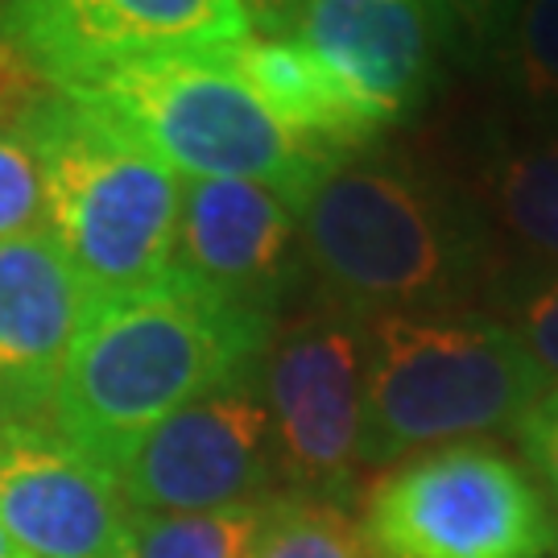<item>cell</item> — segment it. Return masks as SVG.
<instances>
[{
	"label": "cell",
	"mask_w": 558,
	"mask_h": 558,
	"mask_svg": "<svg viewBox=\"0 0 558 558\" xmlns=\"http://www.w3.org/2000/svg\"><path fill=\"white\" fill-rule=\"evenodd\" d=\"M0 525L25 558H117L133 505L100 459L41 422H0Z\"/></svg>",
	"instance_id": "8fae6325"
},
{
	"label": "cell",
	"mask_w": 558,
	"mask_h": 558,
	"mask_svg": "<svg viewBox=\"0 0 558 558\" xmlns=\"http://www.w3.org/2000/svg\"><path fill=\"white\" fill-rule=\"evenodd\" d=\"M92 302L50 232L0 244V422L50 414Z\"/></svg>",
	"instance_id": "4fadbf2b"
},
{
	"label": "cell",
	"mask_w": 558,
	"mask_h": 558,
	"mask_svg": "<svg viewBox=\"0 0 558 558\" xmlns=\"http://www.w3.org/2000/svg\"><path fill=\"white\" fill-rule=\"evenodd\" d=\"M480 195L488 223L542 269H558V129L497 133Z\"/></svg>",
	"instance_id": "9a60e30c"
},
{
	"label": "cell",
	"mask_w": 558,
	"mask_h": 558,
	"mask_svg": "<svg viewBox=\"0 0 558 558\" xmlns=\"http://www.w3.org/2000/svg\"><path fill=\"white\" fill-rule=\"evenodd\" d=\"M66 96L112 120L182 182H257L299 207L323 170L336 166L274 120L223 50L133 62Z\"/></svg>",
	"instance_id": "5b68a950"
},
{
	"label": "cell",
	"mask_w": 558,
	"mask_h": 558,
	"mask_svg": "<svg viewBox=\"0 0 558 558\" xmlns=\"http://www.w3.org/2000/svg\"><path fill=\"white\" fill-rule=\"evenodd\" d=\"M248 558H377L360 521L336 500L319 497H269V513Z\"/></svg>",
	"instance_id": "ac0fdd59"
},
{
	"label": "cell",
	"mask_w": 558,
	"mask_h": 558,
	"mask_svg": "<svg viewBox=\"0 0 558 558\" xmlns=\"http://www.w3.org/2000/svg\"><path fill=\"white\" fill-rule=\"evenodd\" d=\"M493 62L518 108L542 120L558 117V0H518Z\"/></svg>",
	"instance_id": "e0dca14e"
},
{
	"label": "cell",
	"mask_w": 558,
	"mask_h": 558,
	"mask_svg": "<svg viewBox=\"0 0 558 558\" xmlns=\"http://www.w3.org/2000/svg\"><path fill=\"white\" fill-rule=\"evenodd\" d=\"M260 393L274 418L278 468L299 497L331 500L364 463L368 323L331 302L286 323L260 360Z\"/></svg>",
	"instance_id": "52a82bcc"
},
{
	"label": "cell",
	"mask_w": 558,
	"mask_h": 558,
	"mask_svg": "<svg viewBox=\"0 0 558 558\" xmlns=\"http://www.w3.org/2000/svg\"><path fill=\"white\" fill-rule=\"evenodd\" d=\"M306 4L311 0H240L248 34H257V38H294Z\"/></svg>",
	"instance_id": "603a6c76"
},
{
	"label": "cell",
	"mask_w": 558,
	"mask_h": 558,
	"mask_svg": "<svg viewBox=\"0 0 558 558\" xmlns=\"http://www.w3.org/2000/svg\"><path fill=\"white\" fill-rule=\"evenodd\" d=\"M46 232H50V211H46L38 158L17 120L0 112V244Z\"/></svg>",
	"instance_id": "d6986e66"
},
{
	"label": "cell",
	"mask_w": 558,
	"mask_h": 558,
	"mask_svg": "<svg viewBox=\"0 0 558 558\" xmlns=\"http://www.w3.org/2000/svg\"><path fill=\"white\" fill-rule=\"evenodd\" d=\"M13 120L38 158L50 240L92 299L166 278L179 232V174L66 92L46 87Z\"/></svg>",
	"instance_id": "3957f363"
},
{
	"label": "cell",
	"mask_w": 558,
	"mask_h": 558,
	"mask_svg": "<svg viewBox=\"0 0 558 558\" xmlns=\"http://www.w3.org/2000/svg\"><path fill=\"white\" fill-rule=\"evenodd\" d=\"M108 472L133 513H211L265 500L278 442L260 377L182 405L129 442Z\"/></svg>",
	"instance_id": "9c48e42d"
},
{
	"label": "cell",
	"mask_w": 558,
	"mask_h": 558,
	"mask_svg": "<svg viewBox=\"0 0 558 558\" xmlns=\"http://www.w3.org/2000/svg\"><path fill=\"white\" fill-rule=\"evenodd\" d=\"M306 269L331 306L380 319L451 311L484 265V223L405 158L352 154L327 166L299 203Z\"/></svg>",
	"instance_id": "7a4b0ae2"
},
{
	"label": "cell",
	"mask_w": 558,
	"mask_h": 558,
	"mask_svg": "<svg viewBox=\"0 0 558 558\" xmlns=\"http://www.w3.org/2000/svg\"><path fill=\"white\" fill-rule=\"evenodd\" d=\"M546 389L521 336L493 315L451 306L368 319L364 463L518 426Z\"/></svg>",
	"instance_id": "277c9868"
},
{
	"label": "cell",
	"mask_w": 558,
	"mask_h": 558,
	"mask_svg": "<svg viewBox=\"0 0 558 558\" xmlns=\"http://www.w3.org/2000/svg\"><path fill=\"white\" fill-rule=\"evenodd\" d=\"M170 269L240 311L281 323V306L306 274L299 207L257 182H182Z\"/></svg>",
	"instance_id": "30bf717a"
},
{
	"label": "cell",
	"mask_w": 558,
	"mask_h": 558,
	"mask_svg": "<svg viewBox=\"0 0 558 558\" xmlns=\"http://www.w3.org/2000/svg\"><path fill=\"white\" fill-rule=\"evenodd\" d=\"M269 513V497L211 513H133L129 558H248Z\"/></svg>",
	"instance_id": "2e32d148"
},
{
	"label": "cell",
	"mask_w": 558,
	"mask_h": 558,
	"mask_svg": "<svg viewBox=\"0 0 558 558\" xmlns=\"http://www.w3.org/2000/svg\"><path fill=\"white\" fill-rule=\"evenodd\" d=\"M223 59L232 62L240 80L253 87L278 124H286L299 141L319 149L323 158H352L373 149L385 133L368 112H360L336 87V80L311 59L294 38H248L223 46Z\"/></svg>",
	"instance_id": "5bb4252c"
},
{
	"label": "cell",
	"mask_w": 558,
	"mask_h": 558,
	"mask_svg": "<svg viewBox=\"0 0 558 558\" xmlns=\"http://www.w3.org/2000/svg\"><path fill=\"white\" fill-rule=\"evenodd\" d=\"M294 41L380 129L430 100L456 46L435 0H311Z\"/></svg>",
	"instance_id": "7c38bea8"
},
{
	"label": "cell",
	"mask_w": 558,
	"mask_h": 558,
	"mask_svg": "<svg viewBox=\"0 0 558 558\" xmlns=\"http://www.w3.org/2000/svg\"><path fill=\"white\" fill-rule=\"evenodd\" d=\"M518 439L538 480L558 505V385H550L518 422Z\"/></svg>",
	"instance_id": "44dd1931"
},
{
	"label": "cell",
	"mask_w": 558,
	"mask_h": 558,
	"mask_svg": "<svg viewBox=\"0 0 558 558\" xmlns=\"http://www.w3.org/2000/svg\"><path fill=\"white\" fill-rule=\"evenodd\" d=\"M513 331L546 380H558V269L525 274L513 290Z\"/></svg>",
	"instance_id": "ffe728a7"
},
{
	"label": "cell",
	"mask_w": 558,
	"mask_h": 558,
	"mask_svg": "<svg viewBox=\"0 0 558 558\" xmlns=\"http://www.w3.org/2000/svg\"><path fill=\"white\" fill-rule=\"evenodd\" d=\"M435 9L447 21L451 41L463 38L468 46H480V50L493 54V46L505 34V25L513 17L518 0H435Z\"/></svg>",
	"instance_id": "7402d4cb"
},
{
	"label": "cell",
	"mask_w": 558,
	"mask_h": 558,
	"mask_svg": "<svg viewBox=\"0 0 558 558\" xmlns=\"http://www.w3.org/2000/svg\"><path fill=\"white\" fill-rule=\"evenodd\" d=\"M0 558H25V555L17 550V546H13V538L4 534V525H0Z\"/></svg>",
	"instance_id": "cb8c5ba5"
},
{
	"label": "cell",
	"mask_w": 558,
	"mask_h": 558,
	"mask_svg": "<svg viewBox=\"0 0 558 558\" xmlns=\"http://www.w3.org/2000/svg\"><path fill=\"white\" fill-rule=\"evenodd\" d=\"M240 38V0H0V54L50 92Z\"/></svg>",
	"instance_id": "ba28073f"
},
{
	"label": "cell",
	"mask_w": 558,
	"mask_h": 558,
	"mask_svg": "<svg viewBox=\"0 0 558 558\" xmlns=\"http://www.w3.org/2000/svg\"><path fill=\"white\" fill-rule=\"evenodd\" d=\"M117 558H129V555H117Z\"/></svg>",
	"instance_id": "d4e9b609"
},
{
	"label": "cell",
	"mask_w": 558,
	"mask_h": 558,
	"mask_svg": "<svg viewBox=\"0 0 558 558\" xmlns=\"http://www.w3.org/2000/svg\"><path fill=\"white\" fill-rule=\"evenodd\" d=\"M274 331V319L174 269L154 286L96 299L50 398L54 430L108 468L182 405L260 377Z\"/></svg>",
	"instance_id": "6da1fadb"
},
{
	"label": "cell",
	"mask_w": 558,
	"mask_h": 558,
	"mask_svg": "<svg viewBox=\"0 0 558 558\" xmlns=\"http://www.w3.org/2000/svg\"><path fill=\"white\" fill-rule=\"evenodd\" d=\"M377 558H550L558 530L534 476L484 439L401 459L368 488Z\"/></svg>",
	"instance_id": "8992f818"
}]
</instances>
